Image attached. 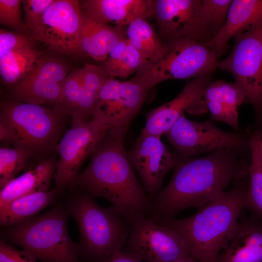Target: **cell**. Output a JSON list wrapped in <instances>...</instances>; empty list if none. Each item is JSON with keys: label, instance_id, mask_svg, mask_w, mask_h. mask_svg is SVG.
<instances>
[{"label": "cell", "instance_id": "cell-15", "mask_svg": "<svg viewBox=\"0 0 262 262\" xmlns=\"http://www.w3.org/2000/svg\"><path fill=\"white\" fill-rule=\"evenodd\" d=\"M68 71L63 60L44 55L33 69L14 86L11 96L21 102L54 105L61 98Z\"/></svg>", "mask_w": 262, "mask_h": 262}, {"label": "cell", "instance_id": "cell-37", "mask_svg": "<svg viewBox=\"0 0 262 262\" xmlns=\"http://www.w3.org/2000/svg\"><path fill=\"white\" fill-rule=\"evenodd\" d=\"M142 260L136 254L122 249L114 252L105 262H142Z\"/></svg>", "mask_w": 262, "mask_h": 262}, {"label": "cell", "instance_id": "cell-28", "mask_svg": "<svg viewBox=\"0 0 262 262\" xmlns=\"http://www.w3.org/2000/svg\"><path fill=\"white\" fill-rule=\"evenodd\" d=\"M145 61L129 41L123 39L112 49L104 64L112 77L126 78L136 73Z\"/></svg>", "mask_w": 262, "mask_h": 262}, {"label": "cell", "instance_id": "cell-7", "mask_svg": "<svg viewBox=\"0 0 262 262\" xmlns=\"http://www.w3.org/2000/svg\"><path fill=\"white\" fill-rule=\"evenodd\" d=\"M60 115L40 105L16 101L1 103L0 139L33 151L53 145L61 128Z\"/></svg>", "mask_w": 262, "mask_h": 262}, {"label": "cell", "instance_id": "cell-10", "mask_svg": "<svg viewBox=\"0 0 262 262\" xmlns=\"http://www.w3.org/2000/svg\"><path fill=\"white\" fill-rule=\"evenodd\" d=\"M165 134L184 158L226 149L241 153L250 148L249 138L244 134L222 130L210 120H190L184 114Z\"/></svg>", "mask_w": 262, "mask_h": 262}, {"label": "cell", "instance_id": "cell-4", "mask_svg": "<svg viewBox=\"0 0 262 262\" xmlns=\"http://www.w3.org/2000/svg\"><path fill=\"white\" fill-rule=\"evenodd\" d=\"M65 202L79 228L81 259L87 262H105L126 245L130 224L114 206L102 207L90 194L77 188Z\"/></svg>", "mask_w": 262, "mask_h": 262}, {"label": "cell", "instance_id": "cell-36", "mask_svg": "<svg viewBox=\"0 0 262 262\" xmlns=\"http://www.w3.org/2000/svg\"><path fill=\"white\" fill-rule=\"evenodd\" d=\"M0 262H37V259L27 251L18 250L13 245L0 240Z\"/></svg>", "mask_w": 262, "mask_h": 262}, {"label": "cell", "instance_id": "cell-17", "mask_svg": "<svg viewBox=\"0 0 262 262\" xmlns=\"http://www.w3.org/2000/svg\"><path fill=\"white\" fill-rule=\"evenodd\" d=\"M212 74L194 78L188 82L174 99L150 111L141 133L161 137L172 127L185 111L197 113L205 103L203 93L211 82Z\"/></svg>", "mask_w": 262, "mask_h": 262}, {"label": "cell", "instance_id": "cell-31", "mask_svg": "<svg viewBox=\"0 0 262 262\" xmlns=\"http://www.w3.org/2000/svg\"><path fill=\"white\" fill-rule=\"evenodd\" d=\"M232 1L201 0V16L211 40L223 27Z\"/></svg>", "mask_w": 262, "mask_h": 262}, {"label": "cell", "instance_id": "cell-8", "mask_svg": "<svg viewBox=\"0 0 262 262\" xmlns=\"http://www.w3.org/2000/svg\"><path fill=\"white\" fill-rule=\"evenodd\" d=\"M230 54L217 65L231 74L245 91L246 99L262 115V18L234 37Z\"/></svg>", "mask_w": 262, "mask_h": 262}, {"label": "cell", "instance_id": "cell-2", "mask_svg": "<svg viewBox=\"0 0 262 262\" xmlns=\"http://www.w3.org/2000/svg\"><path fill=\"white\" fill-rule=\"evenodd\" d=\"M128 129L112 128L105 133L94 148L89 164L70 188L80 189L94 198H106L130 224L150 215L151 201L124 148Z\"/></svg>", "mask_w": 262, "mask_h": 262}, {"label": "cell", "instance_id": "cell-13", "mask_svg": "<svg viewBox=\"0 0 262 262\" xmlns=\"http://www.w3.org/2000/svg\"><path fill=\"white\" fill-rule=\"evenodd\" d=\"M148 91L135 77L127 81L111 78L98 94L93 117L111 128L128 127Z\"/></svg>", "mask_w": 262, "mask_h": 262}, {"label": "cell", "instance_id": "cell-25", "mask_svg": "<svg viewBox=\"0 0 262 262\" xmlns=\"http://www.w3.org/2000/svg\"><path fill=\"white\" fill-rule=\"evenodd\" d=\"M126 38L146 61L156 62L165 54L166 45L158 37L147 20L138 18L126 26Z\"/></svg>", "mask_w": 262, "mask_h": 262}, {"label": "cell", "instance_id": "cell-34", "mask_svg": "<svg viewBox=\"0 0 262 262\" xmlns=\"http://www.w3.org/2000/svg\"><path fill=\"white\" fill-rule=\"evenodd\" d=\"M35 41L29 35L0 30V59L10 52L21 49L33 47Z\"/></svg>", "mask_w": 262, "mask_h": 262}, {"label": "cell", "instance_id": "cell-14", "mask_svg": "<svg viewBox=\"0 0 262 262\" xmlns=\"http://www.w3.org/2000/svg\"><path fill=\"white\" fill-rule=\"evenodd\" d=\"M159 34L165 43L190 39L207 43L211 38L201 14V0H154Z\"/></svg>", "mask_w": 262, "mask_h": 262}, {"label": "cell", "instance_id": "cell-35", "mask_svg": "<svg viewBox=\"0 0 262 262\" xmlns=\"http://www.w3.org/2000/svg\"><path fill=\"white\" fill-rule=\"evenodd\" d=\"M54 0H24L25 23L29 32L38 23L44 12Z\"/></svg>", "mask_w": 262, "mask_h": 262}, {"label": "cell", "instance_id": "cell-3", "mask_svg": "<svg viewBox=\"0 0 262 262\" xmlns=\"http://www.w3.org/2000/svg\"><path fill=\"white\" fill-rule=\"evenodd\" d=\"M249 185V179L236 180L231 189L199 208L193 215L157 222L175 230L196 262H216L245 208Z\"/></svg>", "mask_w": 262, "mask_h": 262}, {"label": "cell", "instance_id": "cell-33", "mask_svg": "<svg viewBox=\"0 0 262 262\" xmlns=\"http://www.w3.org/2000/svg\"><path fill=\"white\" fill-rule=\"evenodd\" d=\"M20 0H0V23L16 32L27 35L30 32L21 17Z\"/></svg>", "mask_w": 262, "mask_h": 262}, {"label": "cell", "instance_id": "cell-38", "mask_svg": "<svg viewBox=\"0 0 262 262\" xmlns=\"http://www.w3.org/2000/svg\"><path fill=\"white\" fill-rule=\"evenodd\" d=\"M170 262H196L193 257L190 256L184 258L180 259Z\"/></svg>", "mask_w": 262, "mask_h": 262}, {"label": "cell", "instance_id": "cell-9", "mask_svg": "<svg viewBox=\"0 0 262 262\" xmlns=\"http://www.w3.org/2000/svg\"><path fill=\"white\" fill-rule=\"evenodd\" d=\"M111 128L95 118H72L71 127L57 147L59 160L53 178L61 194L71 186L83 163Z\"/></svg>", "mask_w": 262, "mask_h": 262}, {"label": "cell", "instance_id": "cell-16", "mask_svg": "<svg viewBox=\"0 0 262 262\" xmlns=\"http://www.w3.org/2000/svg\"><path fill=\"white\" fill-rule=\"evenodd\" d=\"M127 155L149 197L161 190L164 177L182 159L171 151L161 137L143 133Z\"/></svg>", "mask_w": 262, "mask_h": 262}, {"label": "cell", "instance_id": "cell-6", "mask_svg": "<svg viewBox=\"0 0 262 262\" xmlns=\"http://www.w3.org/2000/svg\"><path fill=\"white\" fill-rule=\"evenodd\" d=\"M165 44L164 56L155 63L146 61L134 76L147 91L164 81L195 78L217 67L220 57L205 43L184 39Z\"/></svg>", "mask_w": 262, "mask_h": 262}, {"label": "cell", "instance_id": "cell-32", "mask_svg": "<svg viewBox=\"0 0 262 262\" xmlns=\"http://www.w3.org/2000/svg\"><path fill=\"white\" fill-rule=\"evenodd\" d=\"M81 87L80 69H77L71 72L66 79L61 98L54 105L53 110L60 115L72 117L80 98Z\"/></svg>", "mask_w": 262, "mask_h": 262}, {"label": "cell", "instance_id": "cell-23", "mask_svg": "<svg viewBox=\"0 0 262 262\" xmlns=\"http://www.w3.org/2000/svg\"><path fill=\"white\" fill-rule=\"evenodd\" d=\"M61 194L55 188L18 197L0 208L2 228L14 225L36 215L41 211L56 203Z\"/></svg>", "mask_w": 262, "mask_h": 262}, {"label": "cell", "instance_id": "cell-1", "mask_svg": "<svg viewBox=\"0 0 262 262\" xmlns=\"http://www.w3.org/2000/svg\"><path fill=\"white\" fill-rule=\"evenodd\" d=\"M241 154L226 149L182 158L166 186L150 197V217L156 221L171 219L184 210L200 208L218 197L230 182L248 176L249 164Z\"/></svg>", "mask_w": 262, "mask_h": 262}, {"label": "cell", "instance_id": "cell-29", "mask_svg": "<svg viewBox=\"0 0 262 262\" xmlns=\"http://www.w3.org/2000/svg\"><path fill=\"white\" fill-rule=\"evenodd\" d=\"M204 100L215 101L234 120L238 121V109L246 99V94L236 82H228L223 80L210 82L203 93Z\"/></svg>", "mask_w": 262, "mask_h": 262}, {"label": "cell", "instance_id": "cell-24", "mask_svg": "<svg viewBox=\"0 0 262 262\" xmlns=\"http://www.w3.org/2000/svg\"><path fill=\"white\" fill-rule=\"evenodd\" d=\"M80 69L81 87L80 98L72 118L91 119L95 112L99 92L112 78L105 65L85 64Z\"/></svg>", "mask_w": 262, "mask_h": 262}, {"label": "cell", "instance_id": "cell-30", "mask_svg": "<svg viewBox=\"0 0 262 262\" xmlns=\"http://www.w3.org/2000/svg\"><path fill=\"white\" fill-rule=\"evenodd\" d=\"M33 151L21 147L0 148V188L15 178L25 168L27 162Z\"/></svg>", "mask_w": 262, "mask_h": 262}, {"label": "cell", "instance_id": "cell-26", "mask_svg": "<svg viewBox=\"0 0 262 262\" xmlns=\"http://www.w3.org/2000/svg\"><path fill=\"white\" fill-rule=\"evenodd\" d=\"M44 56L42 51L29 47L13 51L0 59L2 82L14 86L26 76Z\"/></svg>", "mask_w": 262, "mask_h": 262}, {"label": "cell", "instance_id": "cell-27", "mask_svg": "<svg viewBox=\"0 0 262 262\" xmlns=\"http://www.w3.org/2000/svg\"><path fill=\"white\" fill-rule=\"evenodd\" d=\"M261 131L256 130L249 138L251 162L248 167L249 189L245 208L262 221V163L259 149Z\"/></svg>", "mask_w": 262, "mask_h": 262}, {"label": "cell", "instance_id": "cell-5", "mask_svg": "<svg viewBox=\"0 0 262 262\" xmlns=\"http://www.w3.org/2000/svg\"><path fill=\"white\" fill-rule=\"evenodd\" d=\"M69 214L59 201L44 213L2 228L0 240L22 248L40 262H82L67 230Z\"/></svg>", "mask_w": 262, "mask_h": 262}, {"label": "cell", "instance_id": "cell-12", "mask_svg": "<svg viewBox=\"0 0 262 262\" xmlns=\"http://www.w3.org/2000/svg\"><path fill=\"white\" fill-rule=\"evenodd\" d=\"M126 245V251L146 262H170L192 256L175 230L151 217L130 224Z\"/></svg>", "mask_w": 262, "mask_h": 262}, {"label": "cell", "instance_id": "cell-39", "mask_svg": "<svg viewBox=\"0 0 262 262\" xmlns=\"http://www.w3.org/2000/svg\"><path fill=\"white\" fill-rule=\"evenodd\" d=\"M259 149L261 156V159L262 163V131H261V135L259 141Z\"/></svg>", "mask_w": 262, "mask_h": 262}, {"label": "cell", "instance_id": "cell-18", "mask_svg": "<svg viewBox=\"0 0 262 262\" xmlns=\"http://www.w3.org/2000/svg\"><path fill=\"white\" fill-rule=\"evenodd\" d=\"M82 10L101 23L127 26L132 21L154 17V0H84Z\"/></svg>", "mask_w": 262, "mask_h": 262}, {"label": "cell", "instance_id": "cell-11", "mask_svg": "<svg viewBox=\"0 0 262 262\" xmlns=\"http://www.w3.org/2000/svg\"><path fill=\"white\" fill-rule=\"evenodd\" d=\"M82 10L77 0H54L30 31L35 41L67 55H83L80 36Z\"/></svg>", "mask_w": 262, "mask_h": 262}, {"label": "cell", "instance_id": "cell-19", "mask_svg": "<svg viewBox=\"0 0 262 262\" xmlns=\"http://www.w3.org/2000/svg\"><path fill=\"white\" fill-rule=\"evenodd\" d=\"M216 262H262V221L254 215L239 221Z\"/></svg>", "mask_w": 262, "mask_h": 262}, {"label": "cell", "instance_id": "cell-21", "mask_svg": "<svg viewBox=\"0 0 262 262\" xmlns=\"http://www.w3.org/2000/svg\"><path fill=\"white\" fill-rule=\"evenodd\" d=\"M262 18V0H232L225 23L206 44L220 57L232 37L246 31Z\"/></svg>", "mask_w": 262, "mask_h": 262}, {"label": "cell", "instance_id": "cell-22", "mask_svg": "<svg viewBox=\"0 0 262 262\" xmlns=\"http://www.w3.org/2000/svg\"><path fill=\"white\" fill-rule=\"evenodd\" d=\"M57 164L53 158L45 159L10 181L0 189V208L21 196L49 190Z\"/></svg>", "mask_w": 262, "mask_h": 262}, {"label": "cell", "instance_id": "cell-20", "mask_svg": "<svg viewBox=\"0 0 262 262\" xmlns=\"http://www.w3.org/2000/svg\"><path fill=\"white\" fill-rule=\"evenodd\" d=\"M126 26L99 22L82 10L80 44L83 54L104 62L112 49L126 38Z\"/></svg>", "mask_w": 262, "mask_h": 262}]
</instances>
